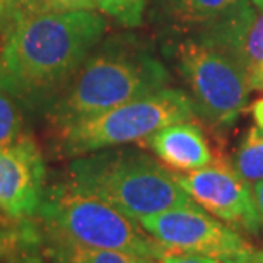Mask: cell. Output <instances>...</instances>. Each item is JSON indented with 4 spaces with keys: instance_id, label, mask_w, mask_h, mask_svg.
I'll return each mask as SVG.
<instances>
[{
    "instance_id": "cell-2",
    "label": "cell",
    "mask_w": 263,
    "mask_h": 263,
    "mask_svg": "<svg viewBox=\"0 0 263 263\" xmlns=\"http://www.w3.org/2000/svg\"><path fill=\"white\" fill-rule=\"evenodd\" d=\"M170 79L149 45L132 34L113 36L101 40L46 113L57 128L167 87Z\"/></svg>"
},
{
    "instance_id": "cell-25",
    "label": "cell",
    "mask_w": 263,
    "mask_h": 263,
    "mask_svg": "<svg viewBox=\"0 0 263 263\" xmlns=\"http://www.w3.org/2000/svg\"><path fill=\"white\" fill-rule=\"evenodd\" d=\"M9 5H10V0H0V24H4L5 15H7V10H9Z\"/></svg>"
},
{
    "instance_id": "cell-23",
    "label": "cell",
    "mask_w": 263,
    "mask_h": 263,
    "mask_svg": "<svg viewBox=\"0 0 263 263\" xmlns=\"http://www.w3.org/2000/svg\"><path fill=\"white\" fill-rule=\"evenodd\" d=\"M15 239H17V226H15V238H14V241L7 246V248L0 250V263H14L12 261V246L15 243Z\"/></svg>"
},
{
    "instance_id": "cell-11",
    "label": "cell",
    "mask_w": 263,
    "mask_h": 263,
    "mask_svg": "<svg viewBox=\"0 0 263 263\" xmlns=\"http://www.w3.org/2000/svg\"><path fill=\"white\" fill-rule=\"evenodd\" d=\"M142 142L167 167L181 173L207 167L215 157L203 130L192 120L162 127Z\"/></svg>"
},
{
    "instance_id": "cell-12",
    "label": "cell",
    "mask_w": 263,
    "mask_h": 263,
    "mask_svg": "<svg viewBox=\"0 0 263 263\" xmlns=\"http://www.w3.org/2000/svg\"><path fill=\"white\" fill-rule=\"evenodd\" d=\"M205 45L226 51L250 76L263 64V10L253 7L224 34Z\"/></svg>"
},
{
    "instance_id": "cell-9",
    "label": "cell",
    "mask_w": 263,
    "mask_h": 263,
    "mask_svg": "<svg viewBox=\"0 0 263 263\" xmlns=\"http://www.w3.org/2000/svg\"><path fill=\"white\" fill-rule=\"evenodd\" d=\"M45 175L43 156L31 135L0 147V210L14 220L34 219L45 197Z\"/></svg>"
},
{
    "instance_id": "cell-19",
    "label": "cell",
    "mask_w": 263,
    "mask_h": 263,
    "mask_svg": "<svg viewBox=\"0 0 263 263\" xmlns=\"http://www.w3.org/2000/svg\"><path fill=\"white\" fill-rule=\"evenodd\" d=\"M251 190H253V198H255V203H256V210H258L261 231H263V180L255 183V185H251Z\"/></svg>"
},
{
    "instance_id": "cell-3",
    "label": "cell",
    "mask_w": 263,
    "mask_h": 263,
    "mask_svg": "<svg viewBox=\"0 0 263 263\" xmlns=\"http://www.w3.org/2000/svg\"><path fill=\"white\" fill-rule=\"evenodd\" d=\"M67 180L137 222L195 203L175 173L135 147H109L79 156L68 166Z\"/></svg>"
},
{
    "instance_id": "cell-14",
    "label": "cell",
    "mask_w": 263,
    "mask_h": 263,
    "mask_svg": "<svg viewBox=\"0 0 263 263\" xmlns=\"http://www.w3.org/2000/svg\"><path fill=\"white\" fill-rule=\"evenodd\" d=\"M231 164L250 185L263 180V130L260 127H251L243 135L233 154Z\"/></svg>"
},
{
    "instance_id": "cell-10",
    "label": "cell",
    "mask_w": 263,
    "mask_h": 263,
    "mask_svg": "<svg viewBox=\"0 0 263 263\" xmlns=\"http://www.w3.org/2000/svg\"><path fill=\"white\" fill-rule=\"evenodd\" d=\"M151 15L176 40L209 43L255 7L251 0H149Z\"/></svg>"
},
{
    "instance_id": "cell-5",
    "label": "cell",
    "mask_w": 263,
    "mask_h": 263,
    "mask_svg": "<svg viewBox=\"0 0 263 263\" xmlns=\"http://www.w3.org/2000/svg\"><path fill=\"white\" fill-rule=\"evenodd\" d=\"M193 118L197 117L188 92L167 86L108 111L57 127V147L64 156L79 157L142 142L162 127Z\"/></svg>"
},
{
    "instance_id": "cell-6",
    "label": "cell",
    "mask_w": 263,
    "mask_h": 263,
    "mask_svg": "<svg viewBox=\"0 0 263 263\" xmlns=\"http://www.w3.org/2000/svg\"><path fill=\"white\" fill-rule=\"evenodd\" d=\"M171 53L195 117L215 132L229 130L248 104V72L226 51L192 38L176 40Z\"/></svg>"
},
{
    "instance_id": "cell-4",
    "label": "cell",
    "mask_w": 263,
    "mask_h": 263,
    "mask_svg": "<svg viewBox=\"0 0 263 263\" xmlns=\"http://www.w3.org/2000/svg\"><path fill=\"white\" fill-rule=\"evenodd\" d=\"M34 219L41 233L87 248L122 250L156 260L166 253L134 219L68 180L46 188Z\"/></svg>"
},
{
    "instance_id": "cell-1",
    "label": "cell",
    "mask_w": 263,
    "mask_h": 263,
    "mask_svg": "<svg viewBox=\"0 0 263 263\" xmlns=\"http://www.w3.org/2000/svg\"><path fill=\"white\" fill-rule=\"evenodd\" d=\"M4 24L0 89L31 111H48L108 28L96 10L21 15Z\"/></svg>"
},
{
    "instance_id": "cell-18",
    "label": "cell",
    "mask_w": 263,
    "mask_h": 263,
    "mask_svg": "<svg viewBox=\"0 0 263 263\" xmlns=\"http://www.w3.org/2000/svg\"><path fill=\"white\" fill-rule=\"evenodd\" d=\"M159 263H219V261L214 260V258H210V256L200 255V253L166 250V253L159 260Z\"/></svg>"
},
{
    "instance_id": "cell-20",
    "label": "cell",
    "mask_w": 263,
    "mask_h": 263,
    "mask_svg": "<svg viewBox=\"0 0 263 263\" xmlns=\"http://www.w3.org/2000/svg\"><path fill=\"white\" fill-rule=\"evenodd\" d=\"M250 87L251 91H263V64L250 73Z\"/></svg>"
},
{
    "instance_id": "cell-17",
    "label": "cell",
    "mask_w": 263,
    "mask_h": 263,
    "mask_svg": "<svg viewBox=\"0 0 263 263\" xmlns=\"http://www.w3.org/2000/svg\"><path fill=\"white\" fill-rule=\"evenodd\" d=\"M147 5L149 0H103L101 10L122 26L137 28L144 21Z\"/></svg>"
},
{
    "instance_id": "cell-16",
    "label": "cell",
    "mask_w": 263,
    "mask_h": 263,
    "mask_svg": "<svg viewBox=\"0 0 263 263\" xmlns=\"http://www.w3.org/2000/svg\"><path fill=\"white\" fill-rule=\"evenodd\" d=\"M23 135L21 104L10 94L0 89V147L14 144Z\"/></svg>"
},
{
    "instance_id": "cell-26",
    "label": "cell",
    "mask_w": 263,
    "mask_h": 263,
    "mask_svg": "<svg viewBox=\"0 0 263 263\" xmlns=\"http://www.w3.org/2000/svg\"><path fill=\"white\" fill-rule=\"evenodd\" d=\"M251 2L255 4V7H256V9L263 10V0H251Z\"/></svg>"
},
{
    "instance_id": "cell-22",
    "label": "cell",
    "mask_w": 263,
    "mask_h": 263,
    "mask_svg": "<svg viewBox=\"0 0 263 263\" xmlns=\"http://www.w3.org/2000/svg\"><path fill=\"white\" fill-rule=\"evenodd\" d=\"M15 238V228L14 229H4L2 226H0V250H4V248H7V246L12 243Z\"/></svg>"
},
{
    "instance_id": "cell-15",
    "label": "cell",
    "mask_w": 263,
    "mask_h": 263,
    "mask_svg": "<svg viewBox=\"0 0 263 263\" xmlns=\"http://www.w3.org/2000/svg\"><path fill=\"white\" fill-rule=\"evenodd\" d=\"M103 0H10L5 19L33 14H60L81 12V10H101Z\"/></svg>"
},
{
    "instance_id": "cell-13",
    "label": "cell",
    "mask_w": 263,
    "mask_h": 263,
    "mask_svg": "<svg viewBox=\"0 0 263 263\" xmlns=\"http://www.w3.org/2000/svg\"><path fill=\"white\" fill-rule=\"evenodd\" d=\"M40 251H43L51 263H159V260L151 256L128 253L122 250L87 248L59 236L45 234L41 231Z\"/></svg>"
},
{
    "instance_id": "cell-21",
    "label": "cell",
    "mask_w": 263,
    "mask_h": 263,
    "mask_svg": "<svg viewBox=\"0 0 263 263\" xmlns=\"http://www.w3.org/2000/svg\"><path fill=\"white\" fill-rule=\"evenodd\" d=\"M251 115H253L256 127H260L263 130V98L256 99V101L251 104Z\"/></svg>"
},
{
    "instance_id": "cell-7",
    "label": "cell",
    "mask_w": 263,
    "mask_h": 263,
    "mask_svg": "<svg viewBox=\"0 0 263 263\" xmlns=\"http://www.w3.org/2000/svg\"><path fill=\"white\" fill-rule=\"evenodd\" d=\"M139 224L162 248L200 253L219 263H246L253 251L239 231L214 219L197 203L149 215Z\"/></svg>"
},
{
    "instance_id": "cell-8",
    "label": "cell",
    "mask_w": 263,
    "mask_h": 263,
    "mask_svg": "<svg viewBox=\"0 0 263 263\" xmlns=\"http://www.w3.org/2000/svg\"><path fill=\"white\" fill-rule=\"evenodd\" d=\"M175 176L193 202L214 217L236 228V231H245L253 236L260 234L261 222L251 185L224 157L217 156L207 167L181 175L175 173Z\"/></svg>"
},
{
    "instance_id": "cell-24",
    "label": "cell",
    "mask_w": 263,
    "mask_h": 263,
    "mask_svg": "<svg viewBox=\"0 0 263 263\" xmlns=\"http://www.w3.org/2000/svg\"><path fill=\"white\" fill-rule=\"evenodd\" d=\"M246 263H263V250H253Z\"/></svg>"
}]
</instances>
